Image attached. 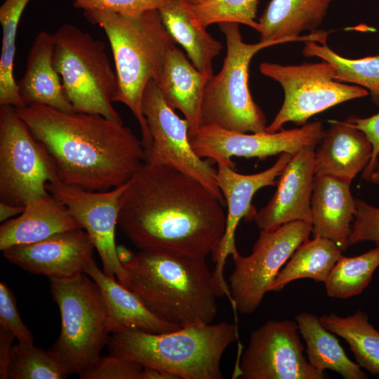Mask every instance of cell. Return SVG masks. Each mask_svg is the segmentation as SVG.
<instances>
[{"instance_id": "obj_1", "label": "cell", "mask_w": 379, "mask_h": 379, "mask_svg": "<svg viewBox=\"0 0 379 379\" xmlns=\"http://www.w3.org/2000/svg\"><path fill=\"white\" fill-rule=\"evenodd\" d=\"M222 201L175 168L143 161L121 196L118 225L140 250L206 258L225 232Z\"/></svg>"}, {"instance_id": "obj_2", "label": "cell", "mask_w": 379, "mask_h": 379, "mask_svg": "<svg viewBox=\"0 0 379 379\" xmlns=\"http://www.w3.org/2000/svg\"><path fill=\"white\" fill-rule=\"evenodd\" d=\"M15 109L44 145L58 179L65 184L88 191L110 190L126 184L144 161L142 141L124 123L39 104Z\"/></svg>"}, {"instance_id": "obj_3", "label": "cell", "mask_w": 379, "mask_h": 379, "mask_svg": "<svg viewBox=\"0 0 379 379\" xmlns=\"http://www.w3.org/2000/svg\"><path fill=\"white\" fill-rule=\"evenodd\" d=\"M122 265L128 276L126 288L165 321L182 328L215 318L220 295L206 258L145 249Z\"/></svg>"}, {"instance_id": "obj_4", "label": "cell", "mask_w": 379, "mask_h": 379, "mask_svg": "<svg viewBox=\"0 0 379 379\" xmlns=\"http://www.w3.org/2000/svg\"><path fill=\"white\" fill-rule=\"evenodd\" d=\"M84 15L107 35L118 81L114 102L124 104L133 114L145 149L149 147L152 138L142 112V95L151 80L159 81L167 54L175 42L157 9L136 17L99 10L84 11Z\"/></svg>"}, {"instance_id": "obj_5", "label": "cell", "mask_w": 379, "mask_h": 379, "mask_svg": "<svg viewBox=\"0 0 379 379\" xmlns=\"http://www.w3.org/2000/svg\"><path fill=\"white\" fill-rule=\"evenodd\" d=\"M237 336V325L226 321L163 333L126 329L112 333L107 347L109 354L170 373L178 379H222L221 359Z\"/></svg>"}, {"instance_id": "obj_6", "label": "cell", "mask_w": 379, "mask_h": 379, "mask_svg": "<svg viewBox=\"0 0 379 379\" xmlns=\"http://www.w3.org/2000/svg\"><path fill=\"white\" fill-rule=\"evenodd\" d=\"M49 280L61 318L60 335L49 350L69 375L79 374L100 356L110 335L120 328L111 319L98 286L88 274Z\"/></svg>"}, {"instance_id": "obj_7", "label": "cell", "mask_w": 379, "mask_h": 379, "mask_svg": "<svg viewBox=\"0 0 379 379\" xmlns=\"http://www.w3.org/2000/svg\"><path fill=\"white\" fill-rule=\"evenodd\" d=\"M53 36V65L74 112L124 123L112 105L118 81L105 44L69 23L59 27Z\"/></svg>"}, {"instance_id": "obj_8", "label": "cell", "mask_w": 379, "mask_h": 379, "mask_svg": "<svg viewBox=\"0 0 379 379\" xmlns=\"http://www.w3.org/2000/svg\"><path fill=\"white\" fill-rule=\"evenodd\" d=\"M226 39L227 52L220 71L206 83L201 107L202 125L247 133L266 132V117L253 100L248 84L253 57L260 50L278 44L260 41L246 44L239 24H219Z\"/></svg>"}, {"instance_id": "obj_9", "label": "cell", "mask_w": 379, "mask_h": 379, "mask_svg": "<svg viewBox=\"0 0 379 379\" xmlns=\"http://www.w3.org/2000/svg\"><path fill=\"white\" fill-rule=\"evenodd\" d=\"M58 178L44 145L37 140L15 107L0 105V199L25 206L49 194L46 185Z\"/></svg>"}, {"instance_id": "obj_10", "label": "cell", "mask_w": 379, "mask_h": 379, "mask_svg": "<svg viewBox=\"0 0 379 379\" xmlns=\"http://www.w3.org/2000/svg\"><path fill=\"white\" fill-rule=\"evenodd\" d=\"M259 69L264 76L280 84L284 92L281 107L267 126L268 133L280 131L288 122L304 125L318 113L369 93L363 87L335 80V67L324 60L287 65L265 62Z\"/></svg>"}, {"instance_id": "obj_11", "label": "cell", "mask_w": 379, "mask_h": 379, "mask_svg": "<svg viewBox=\"0 0 379 379\" xmlns=\"http://www.w3.org/2000/svg\"><path fill=\"white\" fill-rule=\"evenodd\" d=\"M311 233V222H289L260 230L249 255H232L234 267L229 288L233 307L244 315L254 312L282 266Z\"/></svg>"}, {"instance_id": "obj_12", "label": "cell", "mask_w": 379, "mask_h": 379, "mask_svg": "<svg viewBox=\"0 0 379 379\" xmlns=\"http://www.w3.org/2000/svg\"><path fill=\"white\" fill-rule=\"evenodd\" d=\"M142 109L152 138L149 147L144 149V162L175 168L223 200L216 181V170L194 152L187 120L180 118L167 104L154 80L144 90Z\"/></svg>"}, {"instance_id": "obj_13", "label": "cell", "mask_w": 379, "mask_h": 379, "mask_svg": "<svg viewBox=\"0 0 379 379\" xmlns=\"http://www.w3.org/2000/svg\"><path fill=\"white\" fill-rule=\"evenodd\" d=\"M300 334L295 321H267L251 333L232 378H328L309 363Z\"/></svg>"}, {"instance_id": "obj_14", "label": "cell", "mask_w": 379, "mask_h": 379, "mask_svg": "<svg viewBox=\"0 0 379 379\" xmlns=\"http://www.w3.org/2000/svg\"><path fill=\"white\" fill-rule=\"evenodd\" d=\"M324 131L320 121L290 130L251 134L234 132L215 125H202L194 133H189V139L200 158L234 166L231 160L233 157L264 160L284 152L293 156L307 146H317Z\"/></svg>"}, {"instance_id": "obj_15", "label": "cell", "mask_w": 379, "mask_h": 379, "mask_svg": "<svg viewBox=\"0 0 379 379\" xmlns=\"http://www.w3.org/2000/svg\"><path fill=\"white\" fill-rule=\"evenodd\" d=\"M126 184L104 192L85 190L58 178L46 185L49 193L67 207L88 233L100 257L102 271L126 287L128 276L117 256L115 230Z\"/></svg>"}, {"instance_id": "obj_16", "label": "cell", "mask_w": 379, "mask_h": 379, "mask_svg": "<svg viewBox=\"0 0 379 379\" xmlns=\"http://www.w3.org/2000/svg\"><path fill=\"white\" fill-rule=\"evenodd\" d=\"M291 157L288 153H281L269 168L248 175L239 173L227 164H217L216 181L226 200L227 212L223 236L211 254L215 263L213 276L220 295H226L229 300L230 291L224 277V267L227 258L238 253L235 244L237 227L244 218L247 220H253L257 212L252 205L255 193L262 187L277 185V178Z\"/></svg>"}, {"instance_id": "obj_17", "label": "cell", "mask_w": 379, "mask_h": 379, "mask_svg": "<svg viewBox=\"0 0 379 379\" xmlns=\"http://www.w3.org/2000/svg\"><path fill=\"white\" fill-rule=\"evenodd\" d=\"M95 249L88 233L80 228L38 242L13 246L2 252L8 261L27 272L67 279L85 273Z\"/></svg>"}, {"instance_id": "obj_18", "label": "cell", "mask_w": 379, "mask_h": 379, "mask_svg": "<svg viewBox=\"0 0 379 379\" xmlns=\"http://www.w3.org/2000/svg\"><path fill=\"white\" fill-rule=\"evenodd\" d=\"M315 147L307 146L292 156L279 176L275 193L253 218L260 230L274 229L293 221L312 222Z\"/></svg>"}, {"instance_id": "obj_19", "label": "cell", "mask_w": 379, "mask_h": 379, "mask_svg": "<svg viewBox=\"0 0 379 379\" xmlns=\"http://www.w3.org/2000/svg\"><path fill=\"white\" fill-rule=\"evenodd\" d=\"M333 0H271L259 18L260 41L326 44L328 32L317 31Z\"/></svg>"}, {"instance_id": "obj_20", "label": "cell", "mask_w": 379, "mask_h": 379, "mask_svg": "<svg viewBox=\"0 0 379 379\" xmlns=\"http://www.w3.org/2000/svg\"><path fill=\"white\" fill-rule=\"evenodd\" d=\"M356 211L350 184L331 176L314 175L311 199L312 233L328 239L345 251Z\"/></svg>"}, {"instance_id": "obj_21", "label": "cell", "mask_w": 379, "mask_h": 379, "mask_svg": "<svg viewBox=\"0 0 379 379\" xmlns=\"http://www.w3.org/2000/svg\"><path fill=\"white\" fill-rule=\"evenodd\" d=\"M329 123L315 150V175L331 176L351 184L368 164L372 145L361 131L344 121Z\"/></svg>"}, {"instance_id": "obj_22", "label": "cell", "mask_w": 379, "mask_h": 379, "mask_svg": "<svg viewBox=\"0 0 379 379\" xmlns=\"http://www.w3.org/2000/svg\"><path fill=\"white\" fill-rule=\"evenodd\" d=\"M80 228L67 207L49 193L27 203L20 216L1 226L0 250L38 242L57 233Z\"/></svg>"}, {"instance_id": "obj_23", "label": "cell", "mask_w": 379, "mask_h": 379, "mask_svg": "<svg viewBox=\"0 0 379 379\" xmlns=\"http://www.w3.org/2000/svg\"><path fill=\"white\" fill-rule=\"evenodd\" d=\"M53 34L40 31L29 50L24 74L17 81L18 92L25 105L39 104L72 112L74 108L53 65Z\"/></svg>"}, {"instance_id": "obj_24", "label": "cell", "mask_w": 379, "mask_h": 379, "mask_svg": "<svg viewBox=\"0 0 379 379\" xmlns=\"http://www.w3.org/2000/svg\"><path fill=\"white\" fill-rule=\"evenodd\" d=\"M208 80L180 48L175 46L168 51L156 84L167 104L184 115L189 133L202 126L201 107Z\"/></svg>"}, {"instance_id": "obj_25", "label": "cell", "mask_w": 379, "mask_h": 379, "mask_svg": "<svg viewBox=\"0 0 379 379\" xmlns=\"http://www.w3.org/2000/svg\"><path fill=\"white\" fill-rule=\"evenodd\" d=\"M98 286L111 319L120 328L137 329L149 333H163L176 331L175 326L154 314L133 291L108 277L93 258L86 269Z\"/></svg>"}, {"instance_id": "obj_26", "label": "cell", "mask_w": 379, "mask_h": 379, "mask_svg": "<svg viewBox=\"0 0 379 379\" xmlns=\"http://www.w3.org/2000/svg\"><path fill=\"white\" fill-rule=\"evenodd\" d=\"M158 11L175 42L185 50L195 67L211 79L214 75L213 60L220 53L222 44L197 22L186 0H171Z\"/></svg>"}, {"instance_id": "obj_27", "label": "cell", "mask_w": 379, "mask_h": 379, "mask_svg": "<svg viewBox=\"0 0 379 379\" xmlns=\"http://www.w3.org/2000/svg\"><path fill=\"white\" fill-rule=\"evenodd\" d=\"M300 335L306 345L310 365L325 372L331 370L345 379H366L367 374L345 352L338 338L321 324L319 317L307 312L295 317Z\"/></svg>"}, {"instance_id": "obj_28", "label": "cell", "mask_w": 379, "mask_h": 379, "mask_svg": "<svg viewBox=\"0 0 379 379\" xmlns=\"http://www.w3.org/2000/svg\"><path fill=\"white\" fill-rule=\"evenodd\" d=\"M342 253L340 247L328 239L314 237L307 240L280 270L269 291L278 292L290 282L304 278L324 283Z\"/></svg>"}, {"instance_id": "obj_29", "label": "cell", "mask_w": 379, "mask_h": 379, "mask_svg": "<svg viewBox=\"0 0 379 379\" xmlns=\"http://www.w3.org/2000/svg\"><path fill=\"white\" fill-rule=\"evenodd\" d=\"M319 319L326 329L347 342L361 368L379 375V331L369 322L365 312L357 310L347 317L331 312Z\"/></svg>"}, {"instance_id": "obj_30", "label": "cell", "mask_w": 379, "mask_h": 379, "mask_svg": "<svg viewBox=\"0 0 379 379\" xmlns=\"http://www.w3.org/2000/svg\"><path fill=\"white\" fill-rule=\"evenodd\" d=\"M30 0H5L0 6L2 46L0 58V105H25L14 78L15 39L21 15Z\"/></svg>"}, {"instance_id": "obj_31", "label": "cell", "mask_w": 379, "mask_h": 379, "mask_svg": "<svg viewBox=\"0 0 379 379\" xmlns=\"http://www.w3.org/2000/svg\"><path fill=\"white\" fill-rule=\"evenodd\" d=\"M302 54L307 57H318L332 64L335 69L334 79L340 82H347L366 88L373 100L379 104V55L363 58H344L326 44L305 41Z\"/></svg>"}, {"instance_id": "obj_32", "label": "cell", "mask_w": 379, "mask_h": 379, "mask_svg": "<svg viewBox=\"0 0 379 379\" xmlns=\"http://www.w3.org/2000/svg\"><path fill=\"white\" fill-rule=\"evenodd\" d=\"M379 267V246L354 257L342 255L324 282L326 294L346 299L361 293Z\"/></svg>"}, {"instance_id": "obj_33", "label": "cell", "mask_w": 379, "mask_h": 379, "mask_svg": "<svg viewBox=\"0 0 379 379\" xmlns=\"http://www.w3.org/2000/svg\"><path fill=\"white\" fill-rule=\"evenodd\" d=\"M65 368L48 350L34 344L18 342L12 346L8 369V379H64Z\"/></svg>"}, {"instance_id": "obj_34", "label": "cell", "mask_w": 379, "mask_h": 379, "mask_svg": "<svg viewBox=\"0 0 379 379\" xmlns=\"http://www.w3.org/2000/svg\"><path fill=\"white\" fill-rule=\"evenodd\" d=\"M197 20L206 28L214 23L243 24L259 32L255 20L259 0H186Z\"/></svg>"}, {"instance_id": "obj_35", "label": "cell", "mask_w": 379, "mask_h": 379, "mask_svg": "<svg viewBox=\"0 0 379 379\" xmlns=\"http://www.w3.org/2000/svg\"><path fill=\"white\" fill-rule=\"evenodd\" d=\"M143 366L124 357L100 356L79 374L81 379H140Z\"/></svg>"}, {"instance_id": "obj_36", "label": "cell", "mask_w": 379, "mask_h": 379, "mask_svg": "<svg viewBox=\"0 0 379 379\" xmlns=\"http://www.w3.org/2000/svg\"><path fill=\"white\" fill-rule=\"evenodd\" d=\"M76 8L114 12L136 17L149 10L157 9L171 0H72Z\"/></svg>"}, {"instance_id": "obj_37", "label": "cell", "mask_w": 379, "mask_h": 379, "mask_svg": "<svg viewBox=\"0 0 379 379\" xmlns=\"http://www.w3.org/2000/svg\"><path fill=\"white\" fill-rule=\"evenodd\" d=\"M371 241L379 246V207L356 199L350 245Z\"/></svg>"}, {"instance_id": "obj_38", "label": "cell", "mask_w": 379, "mask_h": 379, "mask_svg": "<svg viewBox=\"0 0 379 379\" xmlns=\"http://www.w3.org/2000/svg\"><path fill=\"white\" fill-rule=\"evenodd\" d=\"M0 326L10 331L18 342L34 344L33 335L18 312L15 296L4 282L0 283Z\"/></svg>"}, {"instance_id": "obj_39", "label": "cell", "mask_w": 379, "mask_h": 379, "mask_svg": "<svg viewBox=\"0 0 379 379\" xmlns=\"http://www.w3.org/2000/svg\"><path fill=\"white\" fill-rule=\"evenodd\" d=\"M344 121L347 124L361 131L372 145L371 157L362 174V178L368 181L371 175L379 162V112L366 118L350 116Z\"/></svg>"}, {"instance_id": "obj_40", "label": "cell", "mask_w": 379, "mask_h": 379, "mask_svg": "<svg viewBox=\"0 0 379 379\" xmlns=\"http://www.w3.org/2000/svg\"><path fill=\"white\" fill-rule=\"evenodd\" d=\"M15 338L8 329L0 326V378L8 379V369L12 344Z\"/></svg>"}, {"instance_id": "obj_41", "label": "cell", "mask_w": 379, "mask_h": 379, "mask_svg": "<svg viewBox=\"0 0 379 379\" xmlns=\"http://www.w3.org/2000/svg\"><path fill=\"white\" fill-rule=\"evenodd\" d=\"M25 206H15L6 202L0 201V222H4L18 214H21Z\"/></svg>"}, {"instance_id": "obj_42", "label": "cell", "mask_w": 379, "mask_h": 379, "mask_svg": "<svg viewBox=\"0 0 379 379\" xmlns=\"http://www.w3.org/2000/svg\"><path fill=\"white\" fill-rule=\"evenodd\" d=\"M140 379H178L175 375L149 367H143Z\"/></svg>"}, {"instance_id": "obj_43", "label": "cell", "mask_w": 379, "mask_h": 379, "mask_svg": "<svg viewBox=\"0 0 379 379\" xmlns=\"http://www.w3.org/2000/svg\"><path fill=\"white\" fill-rule=\"evenodd\" d=\"M116 253L118 260L121 265L127 262L132 257L133 252L124 245L119 244L116 246Z\"/></svg>"}, {"instance_id": "obj_44", "label": "cell", "mask_w": 379, "mask_h": 379, "mask_svg": "<svg viewBox=\"0 0 379 379\" xmlns=\"http://www.w3.org/2000/svg\"><path fill=\"white\" fill-rule=\"evenodd\" d=\"M368 181L375 185L379 184V162L377 164L374 171L371 175Z\"/></svg>"}]
</instances>
